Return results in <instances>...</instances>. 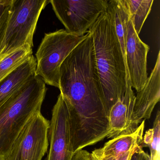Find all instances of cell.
Segmentation results:
<instances>
[{"instance_id":"obj_1","label":"cell","mask_w":160,"mask_h":160,"mask_svg":"<svg viewBox=\"0 0 160 160\" xmlns=\"http://www.w3.org/2000/svg\"><path fill=\"white\" fill-rule=\"evenodd\" d=\"M59 89L68 106L74 152L107 138L110 127L90 32L62 63Z\"/></svg>"},{"instance_id":"obj_2","label":"cell","mask_w":160,"mask_h":160,"mask_svg":"<svg viewBox=\"0 0 160 160\" xmlns=\"http://www.w3.org/2000/svg\"><path fill=\"white\" fill-rule=\"evenodd\" d=\"M88 32L93 40L96 64L108 114L112 106L123 98L126 87L124 58L116 34L113 14L108 7Z\"/></svg>"},{"instance_id":"obj_3","label":"cell","mask_w":160,"mask_h":160,"mask_svg":"<svg viewBox=\"0 0 160 160\" xmlns=\"http://www.w3.org/2000/svg\"><path fill=\"white\" fill-rule=\"evenodd\" d=\"M47 88L34 76L0 107V156H7L15 140L29 121L41 111Z\"/></svg>"},{"instance_id":"obj_4","label":"cell","mask_w":160,"mask_h":160,"mask_svg":"<svg viewBox=\"0 0 160 160\" xmlns=\"http://www.w3.org/2000/svg\"><path fill=\"white\" fill-rule=\"evenodd\" d=\"M87 36L88 33L83 36H76L64 29L45 33L35 54V75L45 84L59 88L62 63Z\"/></svg>"},{"instance_id":"obj_5","label":"cell","mask_w":160,"mask_h":160,"mask_svg":"<svg viewBox=\"0 0 160 160\" xmlns=\"http://www.w3.org/2000/svg\"><path fill=\"white\" fill-rule=\"evenodd\" d=\"M47 0H12V13L0 50V60L18 48H33V35Z\"/></svg>"},{"instance_id":"obj_6","label":"cell","mask_w":160,"mask_h":160,"mask_svg":"<svg viewBox=\"0 0 160 160\" xmlns=\"http://www.w3.org/2000/svg\"><path fill=\"white\" fill-rule=\"evenodd\" d=\"M57 18L73 35L83 36L108 7L107 0H50Z\"/></svg>"},{"instance_id":"obj_7","label":"cell","mask_w":160,"mask_h":160,"mask_svg":"<svg viewBox=\"0 0 160 160\" xmlns=\"http://www.w3.org/2000/svg\"><path fill=\"white\" fill-rule=\"evenodd\" d=\"M50 121L41 111L29 121L17 138L5 160H42L49 146Z\"/></svg>"},{"instance_id":"obj_8","label":"cell","mask_w":160,"mask_h":160,"mask_svg":"<svg viewBox=\"0 0 160 160\" xmlns=\"http://www.w3.org/2000/svg\"><path fill=\"white\" fill-rule=\"evenodd\" d=\"M49 149L46 160H71L72 144L68 106L61 94L53 107L49 129Z\"/></svg>"},{"instance_id":"obj_9","label":"cell","mask_w":160,"mask_h":160,"mask_svg":"<svg viewBox=\"0 0 160 160\" xmlns=\"http://www.w3.org/2000/svg\"><path fill=\"white\" fill-rule=\"evenodd\" d=\"M149 49L140 40L130 19L125 42L126 67L132 88L137 92L143 88L148 80L147 56Z\"/></svg>"},{"instance_id":"obj_10","label":"cell","mask_w":160,"mask_h":160,"mask_svg":"<svg viewBox=\"0 0 160 160\" xmlns=\"http://www.w3.org/2000/svg\"><path fill=\"white\" fill-rule=\"evenodd\" d=\"M160 99V52L143 88L135 96L132 126L134 132L143 120L149 119Z\"/></svg>"},{"instance_id":"obj_11","label":"cell","mask_w":160,"mask_h":160,"mask_svg":"<svg viewBox=\"0 0 160 160\" xmlns=\"http://www.w3.org/2000/svg\"><path fill=\"white\" fill-rule=\"evenodd\" d=\"M36 58L32 55L17 69L0 81V107L27 81L36 75Z\"/></svg>"},{"instance_id":"obj_12","label":"cell","mask_w":160,"mask_h":160,"mask_svg":"<svg viewBox=\"0 0 160 160\" xmlns=\"http://www.w3.org/2000/svg\"><path fill=\"white\" fill-rule=\"evenodd\" d=\"M145 125V120H143L134 132L112 138L97 150L104 156H118L135 149L142 142Z\"/></svg>"},{"instance_id":"obj_13","label":"cell","mask_w":160,"mask_h":160,"mask_svg":"<svg viewBox=\"0 0 160 160\" xmlns=\"http://www.w3.org/2000/svg\"><path fill=\"white\" fill-rule=\"evenodd\" d=\"M108 7L111 10L113 14L116 34L120 45L124 58L126 72V83H127L131 81L126 67L125 42L130 15L124 0L108 1Z\"/></svg>"},{"instance_id":"obj_14","label":"cell","mask_w":160,"mask_h":160,"mask_svg":"<svg viewBox=\"0 0 160 160\" xmlns=\"http://www.w3.org/2000/svg\"><path fill=\"white\" fill-rule=\"evenodd\" d=\"M124 2L134 29L139 35L150 12L153 0H124Z\"/></svg>"},{"instance_id":"obj_15","label":"cell","mask_w":160,"mask_h":160,"mask_svg":"<svg viewBox=\"0 0 160 160\" xmlns=\"http://www.w3.org/2000/svg\"><path fill=\"white\" fill-rule=\"evenodd\" d=\"M32 55V48L25 46L0 60V81L8 76Z\"/></svg>"},{"instance_id":"obj_16","label":"cell","mask_w":160,"mask_h":160,"mask_svg":"<svg viewBox=\"0 0 160 160\" xmlns=\"http://www.w3.org/2000/svg\"><path fill=\"white\" fill-rule=\"evenodd\" d=\"M160 113L156 114L153 127L146 131L140 147H148L150 149V160H160Z\"/></svg>"},{"instance_id":"obj_17","label":"cell","mask_w":160,"mask_h":160,"mask_svg":"<svg viewBox=\"0 0 160 160\" xmlns=\"http://www.w3.org/2000/svg\"><path fill=\"white\" fill-rule=\"evenodd\" d=\"M12 0H0V50L1 49L9 18L12 13Z\"/></svg>"},{"instance_id":"obj_18","label":"cell","mask_w":160,"mask_h":160,"mask_svg":"<svg viewBox=\"0 0 160 160\" xmlns=\"http://www.w3.org/2000/svg\"><path fill=\"white\" fill-rule=\"evenodd\" d=\"M138 148L133 150L123 153L118 156H104L100 153L97 149H95L90 152L91 157L92 160H130L132 154Z\"/></svg>"},{"instance_id":"obj_19","label":"cell","mask_w":160,"mask_h":160,"mask_svg":"<svg viewBox=\"0 0 160 160\" xmlns=\"http://www.w3.org/2000/svg\"><path fill=\"white\" fill-rule=\"evenodd\" d=\"M130 160H150V155L139 147L132 154Z\"/></svg>"},{"instance_id":"obj_20","label":"cell","mask_w":160,"mask_h":160,"mask_svg":"<svg viewBox=\"0 0 160 160\" xmlns=\"http://www.w3.org/2000/svg\"><path fill=\"white\" fill-rule=\"evenodd\" d=\"M71 160H92L90 152L82 149L75 152Z\"/></svg>"},{"instance_id":"obj_21","label":"cell","mask_w":160,"mask_h":160,"mask_svg":"<svg viewBox=\"0 0 160 160\" xmlns=\"http://www.w3.org/2000/svg\"><path fill=\"white\" fill-rule=\"evenodd\" d=\"M0 160H4V158H2V157H1V156H0Z\"/></svg>"}]
</instances>
